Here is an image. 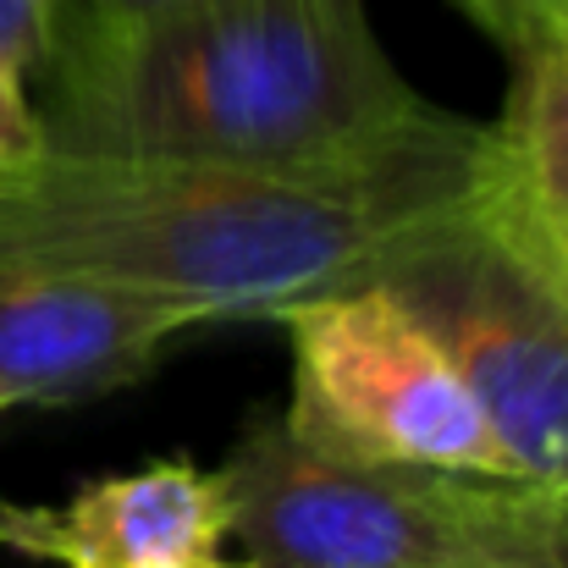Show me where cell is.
Wrapping results in <instances>:
<instances>
[{"label":"cell","mask_w":568,"mask_h":568,"mask_svg":"<svg viewBox=\"0 0 568 568\" xmlns=\"http://www.w3.org/2000/svg\"><path fill=\"white\" fill-rule=\"evenodd\" d=\"M204 326H215V315L183 298L0 260V414L22 403H89L139 386Z\"/></svg>","instance_id":"6"},{"label":"cell","mask_w":568,"mask_h":568,"mask_svg":"<svg viewBox=\"0 0 568 568\" xmlns=\"http://www.w3.org/2000/svg\"><path fill=\"white\" fill-rule=\"evenodd\" d=\"M276 321L293 354L282 419L298 442L371 464L503 475L469 381L392 287L359 282L315 293Z\"/></svg>","instance_id":"5"},{"label":"cell","mask_w":568,"mask_h":568,"mask_svg":"<svg viewBox=\"0 0 568 568\" xmlns=\"http://www.w3.org/2000/svg\"><path fill=\"white\" fill-rule=\"evenodd\" d=\"M464 17H475L491 39H503L519 22H568V0H458Z\"/></svg>","instance_id":"12"},{"label":"cell","mask_w":568,"mask_h":568,"mask_svg":"<svg viewBox=\"0 0 568 568\" xmlns=\"http://www.w3.org/2000/svg\"><path fill=\"white\" fill-rule=\"evenodd\" d=\"M525 568H568V491L547 497V519H541L536 552H530Z\"/></svg>","instance_id":"13"},{"label":"cell","mask_w":568,"mask_h":568,"mask_svg":"<svg viewBox=\"0 0 568 568\" xmlns=\"http://www.w3.org/2000/svg\"><path fill=\"white\" fill-rule=\"evenodd\" d=\"M44 155H50L44 122H39V105L28 94V78L0 61V172H22Z\"/></svg>","instance_id":"10"},{"label":"cell","mask_w":568,"mask_h":568,"mask_svg":"<svg viewBox=\"0 0 568 568\" xmlns=\"http://www.w3.org/2000/svg\"><path fill=\"white\" fill-rule=\"evenodd\" d=\"M376 282L469 381L503 475L568 491V287L480 226L469 204L403 237Z\"/></svg>","instance_id":"4"},{"label":"cell","mask_w":568,"mask_h":568,"mask_svg":"<svg viewBox=\"0 0 568 568\" xmlns=\"http://www.w3.org/2000/svg\"><path fill=\"white\" fill-rule=\"evenodd\" d=\"M44 150L100 161L326 166L425 128L365 0H161L61 17L39 67Z\"/></svg>","instance_id":"2"},{"label":"cell","mask_w":568,"mask_h":568,"mask_svg":"<svg viewBox=\"0 0 568 568\" xmlns=\"http://www.w3.org/2000/svg\"><path fill=\"white\" fill-rule=\"evenodd\" d=\"M0 552L28 558V564H55L61 558V519H55V508L0 497Z\"/></svg>","instance_id":"11"},{"label":"cell","mask_w":568,"mask_h":568,"mask_svg":"<svg viewBox=\"0 0 568 568\" xmlns=\"http://www.w3.org/2000/svg\"><path fill=\"white\" fill-rule=\"evenodd\" d=\"M61 11H67V0H0V61L17 67L28 83L39 78V67L55 44Z\"/></svg>","instance_id":"9"},{"label":"cell","mask_w":568,"mask_h":568,"mask_svg":"<svg viewBox=\"0 0 568 568\" xmlns=\"http://www.w3.org/2000/svg\"><path fill=\"white\" fill-rule=\"evenodd\" d=\"M193 568H271V564H260V558H210V564H193Z\"/></svg>","instance_id":"15"},{"label":"cell","mask_w":568,"mask_h":568,"mask_svg":"<svg viewBox=\"0 0 568 568\" xmlns=\"http://www.w3.org/2000/svg\"><path fill=\"white\" fill-rule=\"evenodd\" d=\"M480 128L436 111L354 161L226 166L44 155L0 172V260L199 304L215 321L376 282L403 237L464 204Z\"/></svg>","instance_id":"1"},{"label":"cell","mask_w":568,"mask_h":568,"mask_svg":"<svg viewBox=\"0 0 568 568\" xmlns=\"http://www.w3.org/2000/svg\"><path fill=\"white\" fill-rule=\"evenodd\" d=\"M144 6H161V0H67L61 17H122V11H144Z\"/></svg>","instance_id":"14"},{"label":"cell","mask_w":568,"mask_h":568,"mask_svg":"<svg viewBox=\"0 0 568 568\" xmlns=\"http://www.w3.org/2000/svg\"><path fill=\"white\" fill-rule=\"evenodd\" d=\"M61 519V568H193L221 558L226 497L215 469L150 458L122 475L83 480Z\"/></svg>","instance_id":"8"},{"label":"cell","mask_w":568,"mask_h":568,"mask_svg":"<svg viewBox=\"0 0 568 568\" xmlns=\"http://www.w3.org/2000/svg\"><path fill=\"white\" fill-rule=\"evenodd\" d=\"M497 44L514 78L497 122L480 128L464 204L568 287V22H519Z\"/></svg>","instance_id":"7"},{"label":"cell","mask_w":568,"mask_h":568,"mask_svg":"<svg viewBox=\"0 0 568 568\" xmlns=\"http://www.w3.org/2000/svg\"><path fill=\"white\" fill-rule=\"evenodd\" d=\"M215 486L226 536L271 568H525L552 497L514 475L321 453L271 408L243 419Z\"/></svg>","instance_id":"3"}]
</instances>
